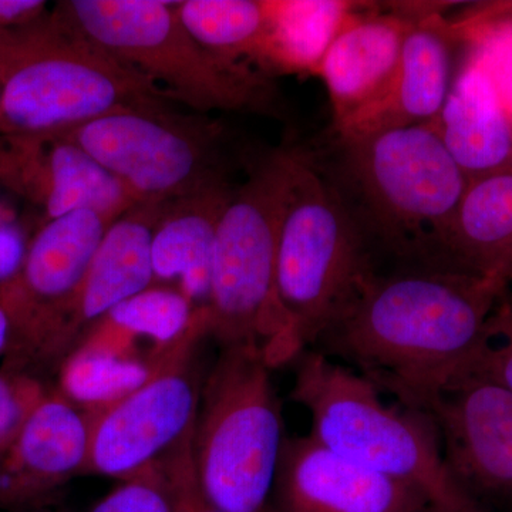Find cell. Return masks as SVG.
I'll use <instances>...</instances> for the list:
<instances>
[{
    "label": "cell",
    "instance_id": "obj_1",
    "mask_svg": "<svg viewBox=\"0 0 512 512\" xmlns=\"http://www.w3.org/2000/svg\"><path fill=\"white\" fill-rule=\"evenodd\" d=\"M508 289L443 266L379 272L312 349L421 410L466 379Z\"/></svg>",
    "mask_w": 512,
    "mask_h": 512
},
{
    "label": "cell",
    "instance_id": "obj_2",
    "mask_svg": "<svg viewBox=\"0 0 512 512\" xmlns=\"http://www.w3.org/2000/svg\"><path fill=\"white\" fill-rule=\"evenodd\" d=\"M329 183L373 254L384 252L407 268L443 266L468 180L431 124L336 136V177Z\"/></svg>",
    "mask_w": 512,
    "mask_h": 512
},
{
    "label": "cell",
    "instance_id": "obj_3",
    "mask_svg": "<svg viewBox=\"0 0 512 512\" xmlns=\"http://www.w3.org/2000/svg\"><path fill=\"white\" fill-rule=\"evenodd\" d=\"M0 134H49L121 111L177 106L59 8L0 30Z\"/></svg>",
    "mask_w": 512,
    "mask_h": 512
},
{
    "label": "cell",
    "instance_id": "obj_4",
    "mask_svg": "<svg viewBox=\"0 0 512 512\" xmlns=\"http://www.w3.org/2000/svg\"><path fill=\"white\" fill-rule=\"evenodd\" d=\"M293 402L311 414V436L353 463L412 485L441 512H483L448 474L426 413L384 402L372 380L318 350H303Z\"/></svg>",
    "mask_w": 512,
    "mask_h": 512
},
{
    "label": "cell",
    "instance_id": "obj_5",
    "mask_svg": "<svg viewBox=\"0 0 512 512\" xmlns=\"http://www.w3.org/2000/svg\"><path fill=\"white\" fill-rule=\"evenodd\" d=\"M288 148L251 171L229 198L215 239L208 328L225 346L258 350L275 369L305 350L276 289L279 215Z\"/></svg>",
    "mask_w": 512,
    "mask_h": 512
},
{
    "label": "cell",
    "instance_id": "obj_6",
    "mask_svg": "<svg viewBox=\"0 0 512 512\" xmlns=\"http://www.w3.org/2000/svg\"><path fill=\"white\" fill-rule=\"evenodd\" d=\"M379 272L376 255L318 161L288 148L276 289L305 350Z\"/></svg>",
    "mask_w": 512,
    "mask_h": 512
},
{
    "label": "cell",
    "instance_id": "obj_7",
    "mask_svg": "<svg viewBox=\"0 0 512 512\" xmlns=\"http://www.w3.org/2000/svg\"><path fill=\"white\" fill-rule=\"evenodd\" d=\"M57 8L84 36L177 104L198 113L278 116L282 110L271 76L201 46L178 19L175 2L69 0Z\"/></svg>",
    "mask_w": 512,
    "mask_h": 512
},
{
    "label": "cell",
    "instance_id": "obj_8",
    "mask_svg": "<svg viewBox=\"0 0 512 512\" xmlns=\"http://www.w3.org/2000/svg\"><path fill=\"white\" fill-rule=\"evenodd\" d=\"M272 367L256 349L220 348L202 384L192 458L202 494L220 512H272L284 436Z\"/></svg>",
    "mask_w": 512,
    "mask_h": 512
},
{
    "label": "cell",
    "instance_id": "obj_9",
    "mask_svg": "<svg viewBox=\"0 0 512 512\" xmlns=\"http://www.w3.org/2000/svg\"><path fill=\"white\" fill-rule=\"evenodd\" d=\"M210 338L207 309L192 313L187 328L148 355L143 383L93 409L86 474L124 481L156 463L192 430L205 375L201 352Z\"/></svg>",
    "mask_w": 512,
    "mask_h": 512
},
{
    "label": "cell",
    "instance_id": "obj_10",
    "mask_svg": "<svg viewBox=\"0 0 512 512\" xmlns=\"http://www.w3.org/2000/svg\"><path fill=\"white\" fill-rule=\"evenodd\" d=\"M138 202H173L228 180L222 128L177 107L121 111L59 131Z\"/></svg>",
    "mask_w": 512,
    "mask_h": 512
},
{
    "label": "cell",
    "instance_id": "obj_11",
    "mask_svg": "<svg viewBox=\"0 0 512 512\" xmlns=\"http://www.w3.org/2000/svg\"><path fill=\"white\" fill-rule=\"evenodd\" d=\"M111 224L100 212L73 211L43 222L30 239L22 268L0 286V306L10 323L3 372L28 375L37 352L82 285Z\"/></svg>",
    "mask_w": 512,
    "mask_h": 512
},
{
    "label": "cell",
    "instance_id": "obj_12",
    "mask_svg": "<svg viewBox=\"0 0 512 512\" xmlns=\"http://www.w3.org/2000/svg\"><path fill=\"white\" fill-rule=\"evenodd\" d=\"M420 412L433 421L451 480L483 512H512V390L467 377Z\"/></svg>",
    "mask_w": 512,
    "mask_h": 512
},
{
    "label": "cell",
    "instance_id": "obj_13",
    "mask_svg": "<svg viewBox=\"0 0 512 512\" xmlns=\"http://www.w3.org/2000/svg\"><path fill=\"white\" fill-rule=\"evenodd\" d=\"M167 202H140L107 229L82 285L33 360L30 379L53 386L70 359L110 312L154 285L151 244Z\"/></svg>",
    "mask_w": 512,
    "mask_h": 512
},
{
    "label": "cell",
    "instance_id": "obj_14",
    "mask_svg": "<svg viewBox=\"0 0 512 512\" xmlns=\"http://www.w3.org/2000/svg\"><path fill=\"white\" fill-rule=\"evenodd\" d=\"M0 187L42 212L43 222L93 210L114 222L134 195L86 151L59 134H0Z\"/></svg>",
    "mask_w": 512,
    "mask_h": 512
},
{
    "label": "cell",
    "instance_id": "obj_15",
    "mask_svg": "<svg viewBox=\"0 0 512 512\" xmlns=\"http://www.w3.org/2000/svg\"><path fill=\"white\" fill-rule=\"evenodd\" d=\"M271 508L272 512L436 510L417 488L353 463L311 434L285 440Z\"/></svg>",
    "mask_w": 512,
    "mask_h": 512
},
{
    "label": "cell",
    "instance_id": "obj_16",
    "mask_svg": "<svg viewBox=\"0 0 512 512\" xmlns=\"http://www.w3.org/2000/svg\"><path fill=\"white\" fill-rule=\"evenodd\" d=\"M93 409L49 387L2 458L0 510L47 504L59 485L86 474Z\"/></svg>",
    "mask_w": 512,
    "mask_h": 512
},
{
    "label": "cell",
    "instance_id": "obj_17",
    "mask_svg": "<svg viewBox=\"0 0 512 512\" xmlns=\"http://www.w3.org/2000/svg\"><path fill=\"white\" fill-rule=\"evenodd\" d=\"M433 6H410L412 20L392 80L372 104L335 130L336 136L423 126L439 117L453 83V35Z\"/></svg>",
    "mask_w": 512,
    "mask_h": 512
},
{
    "label": "cell",
    "instance_id": "obj_18",
    "mask_svg": "<svg viewBox=\"0 0 512 512\" xmlns=\"http://www.w3.org/2000/svg\"><path fill=\"white\" fill-rule=\"evenodd\" d=\"M468 183L512 173V116L493 72L477 55L451 83L436 121L430 123Z\"/></svg>",
    "mask_w": 512,
    "mask_h": 512
},
{
    "label": "cell",
    "instance_id": "obj_19",
    "mask_svg": "<svg viewBox=\"0 0 512 512\" xmlns=\"http://www.w3.org/2000/svg\"><path fill=\"white\" fill-rule=\"evenodd\" d=\"M360 3L345 28L333 40L318 73L332 104L333 128L338 130L386 90L399 64L404 35L412 13H365Z\"/></svg>",
    "mask_w": 512,
    "mask_h": 512
},
{
    "label": "cell",
    "instance_id": "obj_20",
    "mask_svg": "<svg viewBox=\"0 0 512 512\" xmlns=\"http://www.w3.org/2000/svg\"><path fill=\"white\" fill-rule=\"evenodd\" d=\"M234 190L224 180L191 197L168 202L154 229V285L177 288L195 309L207 306L210 298L218 225Z\"/></svg>",
    "mask_w": 512,
    "mask_h": 512
},
{
    "label": "cell",
    "instance_id": "obj_21",
    "mask_svg": "<svg viewBox=\"0 0 512 512\" xmlns=\"http://www.w3.org/2000/svg\"><path fill=\"white\" fill-rule=\"evenodd\" d=\"M441 262L512 284V173L468 183L444 242Z\"/></svg>",
    "mask_w": 512,
    "mask_h": 512
},
{
    "label": "cell",
    "instance_id": "obj_22",
    "mask_svg": "<svg viewBox=\"0 0 512 512\" xmlns=\"http://www.w3.org/2000/svg\"><path fill=\"white\" fill-rule=\"evenodd\" d=\"M360 3L348 0H268L262 73L316 74L333 40Z\"/></svg>",
    "mask_w": 512,
    "mask_h": 512
},
{
    "label": "cell",
    "instance_id": "obj_23",
    "mask_svg": "<svg viewBox=\"0 0 512 512\" xmlns=\"http://www.w3.org/2000/svg\"><path fill=\"white\" fill-rule=\"evenodd\" d=\"M175 12L201 46L215 55L254 64L268 28V0H183Z\"/></svg>",
    "mask_w": 512,
    "mask_h": 512
},
{
    "label": "cell",
    "instance_id": "obj_24",
    "mask_svg": "<svg viewBox=\"0 0 512 512\" xmlns=\"http://www.w3.org/2000/svg\"><path fill=\"white\" fill-rule=\"evenodd\" d=\"M127 338L111 343L103 329L96 328L82 348L64 363L55 386L74 402L99 406L113 402L143 383L148 375V360L131 359L119 349Z\"/></svg>",
    "mask_w": 512,
    "mask_h": 512
},
{
    "label": "cell",
    "instance_id": "obj_25",
    "mask_svg": "<svg viewBox=\"0 0 512 512\" xmlns=\"http://www.w3.org/2000/svg\"><path fill=\"white\" fill-rule=\"evenodd\" d=\"M194 311L190 299L177 288L151 285L116 306L106 319L133 338L148 336L160 346L187 328Z\"/></svg>",
    "mask_w": 512,
    "mask_h": 512
},
{
    "label": "cell",
    "instance_id": "obj_26",
    "mask_svg": "<svg viewBox=\"0 0 512 512\" xmlns=\"http://www.w3.org/2000/svg\"><path fill=\"white\" fill-rule=\"evenodd\" d=\"M467 377H481L512 390V296L508 292L495 306Z\"/></svg>",
    "mask_w": 512,
    "mask_h": 512
},
{
    "label": "cell",
    "instance_id": "obj_27",
    "mask_svg": "<svg viewBox=\"0 0 512 512\" xmlns=\"http://www.w3.org/2000/svg\"><path fill=\"white\" fill-rule=\"evenodd\" d=\"M89 512H171L167 483L157 461L121 481Z\"/></svg>",
    "mask_w": 512,
    "mask_h": 512
},
{
    "label": "cell",
    "instance_id": "obj_28",
    "mask_svg": "<svg viewBox=\"0 0 512 512\" xmlns=\"http://www.w3.org/2000/svg\"><path fill=\"white\" fill-rule=\"evenodd\" d=\"M171 500V512H208L210 504L202 494L194 458H192V430L157 461Z\"/></svg>",
    "mask_w": 512,
    "mask_h": 512
},
{
    "label": "cell",
    "instance_id": "obj_29",
    "mask_svg": "<svg viewBox=\"0 0 512 512\" xmlns=\"http://www.w3.org/2000/svg\"><path fill=\"white\" fill-rule=\"evenodd\" d=\"M49 387L52 386H46L30 377L10 375L0 369V454L2 456L18 436L23 421Z\"/></svg>",
    "mask_w": 512,
    "mask_h": 512
},
{
    "label": "cell",
    "instance_id": "obj_30",
    "mask_svg": "<svg viewBox=\"0 0 512 512\" xmlns=\"http://www.w3.org/2000/svg\"><path fill=\"white\" fill-rule=\"evenodd\" d=\"M30 239L15 212L0 207V286L15 278L28 254Z\"/></svg>",
    "mask_w": 512,
    "mask_h": 512
},
{
    "label": "cell",
    "instance_id": "obj_31",
    "mask_svg": "<svg viewBox=\"0 0 512 512\" xmlns=\"http://www.w3.org/2000/svg\"><path fill=\"white\" fill-rule=\"evenodd\" d=\"M46 12L43 0H0V30L28 25Z\"/></svg>",
    "mask_w": 512,
    "mask_h": 512
},
{
    "label": "cell",
    "instance_id": "obj_32",
    "mask_svg": "<svg viewBox=\"0 0 512 512\" xmlns=\"http://www.w3.org/2000/svg\"><path fill=\"white\" fill-rule=\"evenodd\" d=\"M10 339V323L5 309L0 306V356L5 355L9 346Z\"/></svg>",
    "mask_w": 512,
    "mask_h": 512
},
{
    "label": "cell",
    "instance_id": "obj_33",
    "mask_svg": "<svg viewBox=\"0 0 512 512\" xmlns=\"http://www.w3.org/2000/svg\"><path fill=\"white\" fill-rule=\"evenodd\" d=\"M5 512H66L63 510H57L52 504H39L30 505V507L15 508V510H8Z\"/></svg>",
    "mask_w": 512,
    "mask_h": 512
},
{
    "label": "cell",
    "instance_id": "obj_34",
    "mask_svg": "<svg viewBox=\"0 0 512 512\" xmlns=\"http://www.w3.org/2000/svg\"><path fill=\"white\" fill-rule=\"evenodd\" d=\"M501 90H503L505 100H507L508 109H510L512 116V80L510 83L505 84L504 87H501Z\"/></svg>",
    "mask_w": 512,
    "mask_h": 512
},
{
    "label": "cell",
    "instance_id": "obj_35",
    "mask_svg": "<svg viewBox=\"0 0 512 512\" xmlns=\"http://www.w3.org/2000/svg\"><path fill=\"white\" fill-rule=\"evenodd\" d=\"M500 9L501 10H505V12L508 13L507 16H503V18H512V3H510V6H500ZM484 16H488V18H501V16H495V15H491V13H485ZM501 22H508V23H512V19L510 20H501Z\"/></svg>",
    "mask_w": 512,
    "mask_h": 512
},
{
    "label": "cell",
    "instance_id": "obj_36",
    "mask_svg": "<svg viewBox=\"0 0 512 512\" xmlns=\"http://www.w3.org/2000/svg\"><path fill=\"white\" fill-rule=\"evenodd\" d=\"M2 458H3V456H2V454H0V470H2Z\"/></svg>",
    "mask_w": 512,
    "mask_h": 512
},
{
    "label": "cell",
    "instance_id": "obj_37",
    "mask_svg": "<svg viewBox=\"0 0 512 512\" xmlns=\"http://www.w3.org/2000/svg\"><path fill=\"white\" fill-rule=\"evenodd\" d=\"M208 512H220V511L215 510V508H212L210 505V511H208Z\"/></svg>",
    "mask_w": 512,
    "mask_h": 512
},
{
    "label": "cell",
    "instance_id": "obj_38",
    "mask_svg": "<svg viewBox=\"0 0 512 512\" xmlns=\"http://www.w3.org/2000/svg\"><path fill=\"white\" fill-rule=\"evenodd\" d=\"M427 512H441V511L431 510V511H427Z\"/></svg>",
    "mask_w": 512,
    "mask_h": 512
},
{
    "label": "cell",
    "instance_id": "obj_39",
    "mask_svg": "<svg viewBox=\"0 0 512 512\" xmlns=\"http://www.w3.org/2000/svg\"><path fill=\"white\" fill-rule=\"evenodd\" d=\"M2 205H3L2 202H0V207H2Z\"/></svg>",
    "mask_w": 512,
    "mask_h": 512
},
{
    "label": "cell",
    "instance_id": "obj_40",
    "mask_svg": "<svg viewBox=\"0 0 512 512\" xmlns=\"http://www.w3.org/2000/svg\"><path fill=\"white\" fill-rule=\"evenodd\" d=\"M0 96H2V92H0Z\"/></svg>",
    "mask_w": 512,
    "mask_h": 512
}]
</instances>
